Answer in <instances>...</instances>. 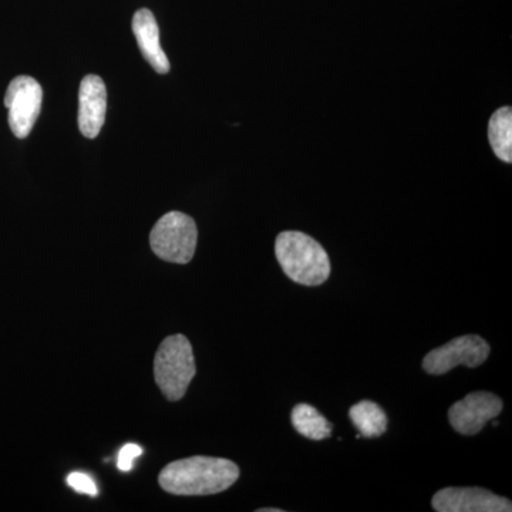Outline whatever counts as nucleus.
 <instances>
[{"instance_id": "16", "label": "nucleus", "mask_w": 512, "mask_h": 512, "mask_svg": "<svg viewBox=\"0 0 512 512\" xmlns=\"http://www.w3.org/2000/svg\"><path fill=\"white\" fill-rule=\"evenodd\" d=\"M259 512H282L281 508H261Z\"/></svg>"}, {"instance_id": "9", "label": "nucleus", "mask_w": 512, "mask_h": 512, "mask_svg": "<svg viewBox=\"0 0 512 512\" xmlns=\"http://www.w3.org/2000/svg\"><path fill=\"white\" fill-rule=\"evenodd\" d=\"M107 111L106 84L99 76L84 77L79 90V128L87 138H96L103 128Z\"/></svg>"}, {"instance_id": "8", "label": "nucleus", "mask_w": 512, "mask_h": 512, "mask_svg": "<svg viewBox=\"0 0 512 512\" xmlns=\"http://www.w3.org/2000/svg\"><path fill=\"white\" fill-rule=\"evenodd\" d=\"M437 512H511L512 504L501 495L484 488L448 487L434 494L431 501Z\"/></svg>"}, {"instance_id": "7", "label": "nucleus", "mask_w": 512, "mask_h": 512, "mask_svg": "<svg viewBox=\"0 0 512 512\" xmlns=\"http://www.w3.org/2000/svg\"><path fill=\"white\" fill-rule=\"evenodd\" d=\"M503 407V400L494 393H470L450 407L448 421L457 433L463 436H476L488 421L500 416Z\"/></svg>"}, {"instance_id": "14", "label": "nucleus", "mask_w": 512, "mask_h": 512, "mask_svg": "<svg viewBox=\"0 0 512 512\" xmlns=\"http://www.w3.org/2000/svg\"><path fill=\"white\" fill-rule=\"evenodd\" d=\"M67 484L80 494L90 495V497H96V495L99 494V490H97V485L94 483L93 478L84 473L69 474Z\"/></svg>"}, {"instance_id": "3", "label": "nucleus", "mask_w": 512, "mask_h": 512, "mask_svg": "<svg viewBox=\"0 0 512 512\" xmlns=\"http://www.w3.org/2000/svg\"><path fill=\"white\" fill-rule=\"evenodd\" d=\"M197 375L194 352L184 335L163 340L154 359V377L161 392L171 402L183 399L188 386Z\"/></svg>"}, {"instance_id": "13", "label": "nucleus", "mask_w": 512, "mask_h": 512, "mask_svg": "<svg viewBox=\"0 0 512 512\" xmlns=\"http://www.w3.org/2000/svg\"><path fill=\"white\" fill-rule=\"evenodd\" d=\"M488 141L495 156L504 163L512 161V110L511 107H501L491 116L488 123Z\"/></svg>"}, {"instance_id": "1", "label": "nucleus", "mask_w": 512, "mask_h": 512, "mask_svg": "<svg viewBox=\"0 0 512 512\" xmlns=\"http://www.w3.org/2000/svg\"><path fill=\"white\" fill-rule=\"evenodd\" d=\"M239 467L227 458L195 456L173 461L163 468L158 483L174 495H212L232 487Z\"/></svg>"}, {"instance_id": "2", "label": "nucleus", "mask_w": 512, "mask_h": 512, "mask_svg": "<svg viewBox=\"0 0 512 512\" xmlns=\"http://www.w3.org/2000/svg\"><path fill=\"white\" fill-rule=\"evenodd\" d=\"M275 254L282 271L296 284L319 286L329 279L328 254L318 241L303 232H281L276 238Z\"/></svg>"}, {"instance_id": "5", "label": "nucleus", "mask_w": 512, "mask_h": 512, "mask_svg": "<svg viewBox=\"0 0 512 512\" xmlns=\"http://www.w3.org/2000/svg\"><path fill=\"white\" fill-rule=\"evenodd\" d=\"M490 345L481 336L466 335L431 350L423 359L429 375H446L457 366L478 367L490 356Z\"/></svg>"}, {"instance_id": "10", "label": "nucleus", "mask_w": 512, "mask_h": 512, "mask_svg": "<svg viewBox=\"0 0 512 512\" xmlns=\"http://www.w3.org/2000/svg\"><path fill=\"white\" fill-rule=\"evenodd\" d=\"M133 32L144 59L157 73L170 72V62L160 45V29L153 13L140 9L133 18Z\"/></svg>"}, {"instance_id": "12", "label": "nucleus", "mask_w": 512, "mask_h": 512, "mask_svg": "<svg viewBox=\"0 0 512 512\" xmlns=\"http://www.w3.org/2000/svg\"><path fill=\"white\" fill-rule=\"evenodd\" d=\"M291 420L295 430L306 439L320 441L332 436V423L311 404H296L292 410Z\"/></svg>"}, {"instance_id": "11", "label": "nucleus", "mask_w": 512, "mask_h": 512, "mask_svg": "<svg viewBox=\"0 0 512 512\" xmlns=\"http://www.w3.org/2000/svg\"><path fill=\"white\" fill-rule=\"evenodd\" d=\"M349 417L359 436L376 439L387 430V416L382 407L370 400H362L350 407Z\"/></svg>"}, {"instance_id": "6", "label": "nucleus", "mask_w": 512, "mask_h": 512, "mask_svg": "<svg viewBox=\"0 0 512 512\" xmlns=\"http://www.w3.org/2000/svg\"><path fill=\"white\" fill-rule=\"evenodd\" d=\"M43 90L35 79L19 76L9 84L5 106L9 110V126L18 138H26L35 126L42 109Z\"/></svg>"}, {"instance_id": "4", "label": "nucleus", "mask_w": 512, "mask_h": 512, "mask_svg": "<svg viewBox=\"0 0 512 512\" xmlns=\"http://www.w3.org/2000/svg\"><path fill=\"white\" fill-rule=\"evenodd\" d=\"M197 241V224L183 212H168L151 229L150 245L154 254L173 264H188L197 249Z\"/></svg>"}, {"instance_id": "15", "label": "nucleus", "mask_w": 512, "mask_h": 512, "mask_svg": "<svg viewBox=\"0 0 512 512\" xmlns=\"http://www.w3.org/2000/svg\"><path fill=\"white\" fill-rule=\"evenodd\" d=\"M141 454H143V448L138 446V444H126V446L121 448L119 457H117V467L123 473H128V471L133 470L134 460L140 457Z\"/></svg>"}]
</instances>
